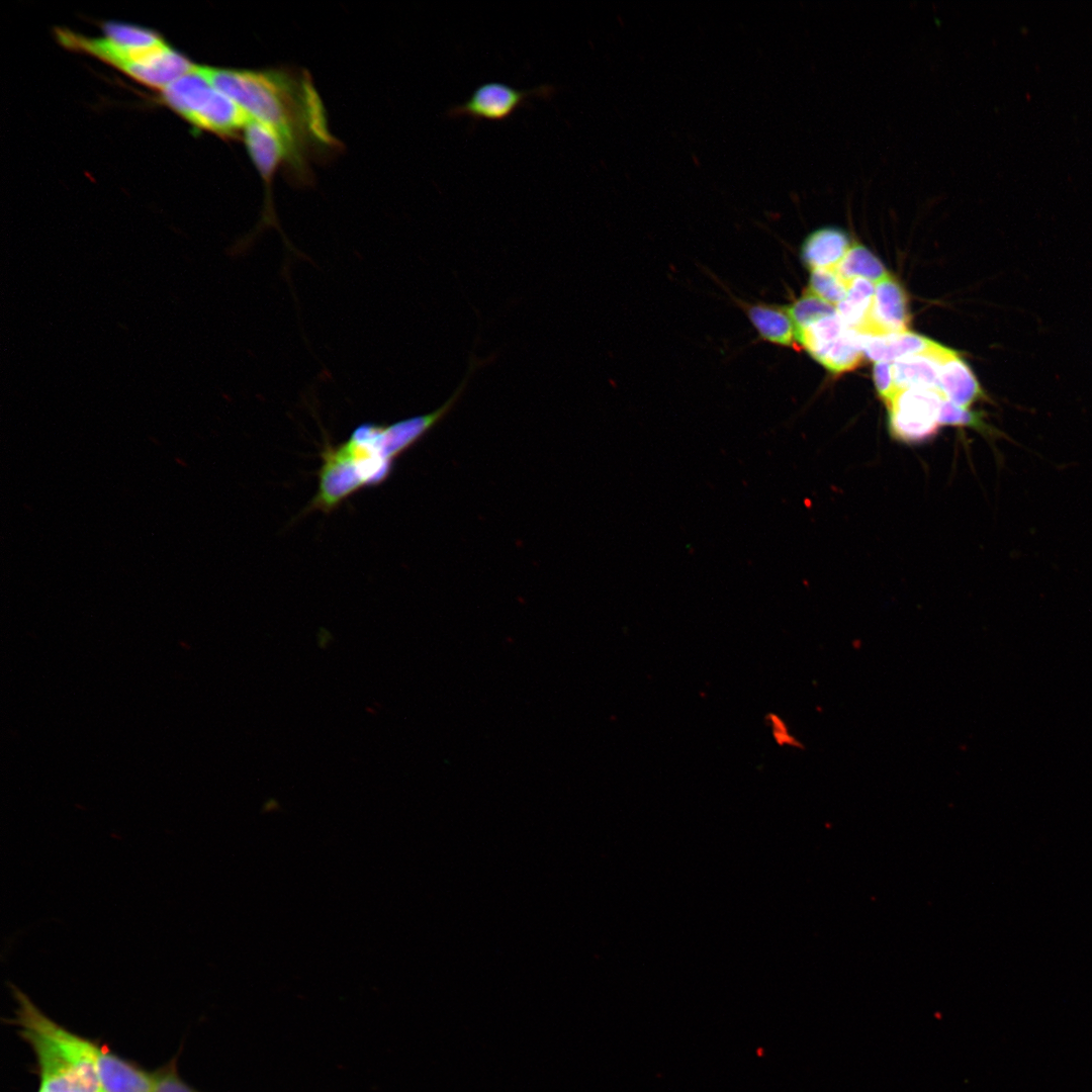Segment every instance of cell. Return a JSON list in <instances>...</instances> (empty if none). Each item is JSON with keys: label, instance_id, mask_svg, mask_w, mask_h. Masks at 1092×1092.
<instances>
[{"label": "cell", "instance_id": "cell-11", "mask_svg": "<svg viewBox=\"0 0 1092 1092\" xmlns=\"http://www.w3.org/2000/svg\"><path fill=\"white\" fill-rule=\"evenodd\" d=\"M851 247L846 232L835 226H825L811 233L804 241L801 256L812 270L833 269Z\"/></svg>", "mask_w": 1092, "mask_h": 1092}, {"label": "cell", "instance_id": "cell-17", "mask_svg": "<svg viewBox=\"0 0 1092 1092\" xmlns=\"http://www.w3.org/2000/svg\"><path fill=\"white\" fill-rule=\"evenodd\" d=\"M104 32L108 41L128 53L147 51L164 42L157 33L130 24L107 23Z\"/></svg>", "mask_w": 1092, "mask_h": 1092}, {"label": "cell", "instance_id": "cell-9", "mask_svg": "<svg viewBox=\"0 0 1092 1092\" xmlns=\"http://www.w3.org/2000/svg\"><path fill=\"white\" fill-rule=\"evenodd\" d=\"M938 389L951 403L969 408L983 396L982 388L968 364L954 351L941 361Z\"/></svg>", "mask_w": 1092, "mask_h": 1092}, {"label": "cell", "instance_id": "cell-19", "mask_svg": "<svg viewBox=\"0 0 1092 1092\" xmlns=\"http://www.w3.org/2000/svg\"><path fill=\"white\" fill-rule=\"evenodd\" d=\"M808 292L836 306L846 297L847 282L835 269H816L811 271Z\"/></svg>", "mask_w": 1092, "mask_h": 1092}, {"label": "cell", "instance_id": "cell-3", "mask_svg": "<svg viewBox=\"0 0 1092 1092\" xmlns=\"http://www.w3.org/2000/svg\"><path fill=\"white\" fill-rule=\"evenodd\" d=\"M10 986L18 1002L14 1022L35 1055L39 1076L37 1092H102L96 1064L105 1046L58 1024L26 994L14 985Z\"/></svg>", "mask_w": 1092, "mask_h": 1092}, {"label": "cell", "instance_id": "cell-7", "mask_svg": "<svg viewBox=\"0 0 1092 1092\" xmlns=\"http://www.w3.org/2000/svg\"><path fill=\"white\" fill-rule=\"evenodd\" d=\"M910 314L901 285L888 276L878 282L861 335L883 336L908 331Z\"/></svg>", "mask_w": 1092, "mask_h": 1092}, {"label": "cell", "instance_id": "cell-22", "mask_svg": "<svg viewBox=\"0 0 1092 1092\" xmlns=\"http://www.w3.org/2000/svg\"><path fill=\"white\" fill-rule=\"evenodd\" d=\"M873 375L876 389L884 402L887 403L897 391L892 363L886 361L875 362Z\"/></svg>", "mask_w": 1092, "mask_h": 1092}, {"label": "cell", "instance_id": "cell-6", "mask_svg": "<svg viewBox=\"0 0 1092 1092\" xmlns=\"http://www.w3.org/2000/svg\"><path fill=\"white\" fill-rule=\"evenodd\" d=\"M556 89L550 84L535 88L518 89L503 82L490 81L477 86L471 95L461 104L447 109L451 118L468 117L472 120L503 121L508 119L520 107H525L533 98H550Z\"/></svg>", "mask_w": 1092, "mask_h": 1092}, {"label": "cell", "instance_id": "cell-20", "mask_svg": "<svg viewBox=\"0 0 1092 1092\" xmlns=\"http://www.w3.org/2000/svg\"><path fill=\"white\" fill-rule=\"evenodd\" d=\"M939 425H952L961 427H974L979 430L990 431L984 424L980 415L970 411L969 408L960 407L945 398L941 402L939 418Z\"/></svg>", "mask_w": 1092, "mask_h": 1092}, {"label": "cell", "instance_id": "cell-16", "mask_svg": "<svg viewBox=\"0 0 1092 1092\" xmlns=\"http://www.w3.org/2000/svg\"><path fill=\"white\" fill-rule=\"evenodd\" d=\"M834 269L845 282L859 277L878 283L889 276L884 264L860 244L851 245Z\"/></svg>", "mask_w": 1092, "mask_h": 1092}, {"label": "cell", "instance_id": "cell-4", "mask_svg": "<svg viewBox=\"0 0 1092 1092\" xmlns=\"http://www.w3.org/2000/svg\"><path fill=\"white\" fill-rule=\"evenodd\" d=\"M166 102L196 126L221 134H234L249 121L229 96L215 88L199 66L163 89Z\"/></svg>", "mask_w": 1092, "mask_h": 1092}, {"label": "cell", "instance_id": "cell-1", "mask_svg": "<svg viewBox=\"0 0 1092 1092\" xmlns=\"http://www.w3.org/2000/svg\"><path fill=\"white\" fill-rule=\"evenodd\" d=\"M201 73L229 96L249 119L275 130L296 169L307 145L333 146L320 98L306 75L283 71H247L200 67Z\"/></svg>", "mask_w": 1092, "mask_h": 1092}, {"label": "cell", "instance_id": "cell-13", "mask_svg": "<svg viewBox=\"0 0 1092 1092\" xmlns=\"http://www.w3.org/2000/svg\"><path fill=\"white\" fill-rule=\"evenodd\" d=\"M745 312L759 334L766 342L792 347L795 346L796 332L787 307L765 303H744Z\"/></svg>", "mask_w": 1092, "mask_h": 1092}, {"label": "cell", "instance_id": "cell-21", "mask_svg": "<svg viewBox=\"0 0 1092 1092\" xmlns=\"http://www.w3.org/2000/svg\"><path fill=\"white\" fill-rule=\"evenodd\" d=\"M153 1076L151 1092H196L179 1076L175 1060L156 1071Z\"/></svg>", "mask_w": 1092, "mask_h": 1092}, {"label": "cell", "instance_id": "cell-2", "mask_svg": "<svg viewBox=\"0 0 1092 1092\" xmlns=\"http://www.w3.org/2000/svg\"><path fill=\"white\" fill-rule=\"evenodd\" d=\"M463 390L433 413L390 425L363 423L341 444H327L317 471L318 487L308 509L332 512L363 487L387 478L394 460L437 425L455 405Z\"/></svg>", "mask_w": 1092, "mask_h": 1092}, {"label": "cell", "instance_id": "cell-12", "mask_svg": "<svg viewBox=\"0 0 1092 1092\" xmlns=\"http://www.w3.org/2000/svg\"><path fill=\"white\" fill-rule=\"evenodd\" d=\"M859 342L864 356L875 362H894L907 356L931 351L938 345L908 331L883 336L859 334Z\"/></svg>", "mask_w": 1092, "mask_h": 1092}, {"label": "cell", "instance_id": "cell-8", "mask_svg": "<svg viewBox=\"0 0 1092 1092\" xmlns=\"http://www.w3.org/2000/svg\"><path fill=\"white\" fill-rule=\"evenodd\" d=\"M950 351L938 344L931 351L895 360L892 367L896 389L920 388L939 392L940 364Z\"/></svg>", "mask_w": 1092, "mask_h": 1092}, {"label": "cell", "instance_id": "cell-15", "mask_svg": "<svg viewBox=\"0 0 1092 1092\" xmlns=\"http://www.w3.org/2000/svg\"><path fill=\"white\" fill-rule=\"evenodd\" d=\"M874 282L864 278H853L847 282L846 297L836 307L837 314L849 330L861 334L868 320L875 294Z\"/></svg>", "mask_w": 1092, "mask_h": 1092}, {"label": "cell", "instance_id": "cell-18", "mask_svg": "<svg viewBox=\"0 0 1092 1092\" xmlns=\"http://www.w3.org/2000/svg\"><path fill=\"white\" fill-rule=\"evenodd\" d=\"M793 321L796 336L811 324L836 314V307L806 291L804 295L787 307Z\"/></svg>", "mask_w": 1092, "mask_h": 1092}, {"label": "cell", "instance_id": "cell-14", "mask_svg": "<svg viewBox=\"0 0 1092 1092\" xmlns=\"http://www.w3.org/2000/svg\"><path fill=\"white\" fill-rule=\"evenodd\" d=\"M816 361L832 373L855 369L863 360L859 334L847 329L837 339L808 352Z\"/></svg>", "mask_w": 1092, "mask_h": 1092}, {"label": "cell", "instance_id": "cell-10", "mask_svg": "<svg viewBox=\"0 0 1092 1092\" xmlns=\"http://www.w3.org/2000/svg\"><path fill=\"white\" fill-rule=\"evenodd\" d=\"M244 139L252 161L269 186L279 165L287 161L283 141L271 127L251 119L244 127Z\"/></svg>", "mask_w": 1092, "mask_h": 1092}, {"label": "cell", "instance_id": "cell-5", "mask_svg": "<svg viewBox=\"0 0 1092 1092\" xmlns=\"http://www.w3.org/2000/svg\"><path fill=\"white\" fill-rule=\"evenodd\" d=\"M943 399L936 390H897L886 403L892 436L907 443H918L933 437L940 426L938 418Z\"/></svg>", "mask_w": 1092, "mask_h": 1092}]
</instances>
